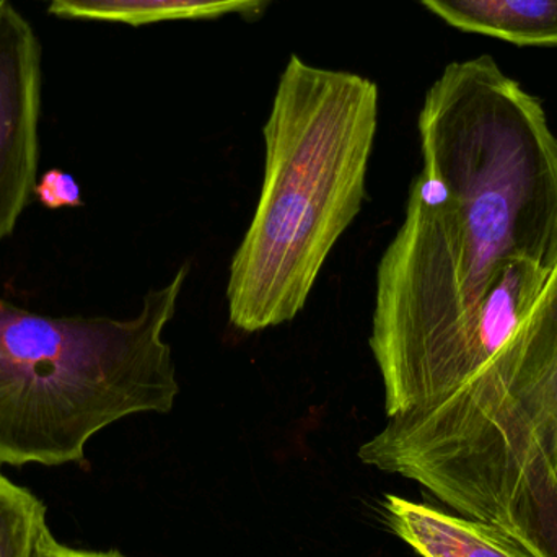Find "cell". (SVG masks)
I'll list each match as a JSON object with an SVG mask.
<instances>
[{
  "label": "cell",
  "instance_id": "6da1fadb",
  "mask_svg": "<svg viewBox=\"0 0 557 557\" xmlns=\"http://www.w3.org/2000/svg\"><path fill=\"white\" fill-rule=\"evenodd\" d=\"M419 136L424 163L376 270L369 344L386 418L473 375L478 311L510 264L557 261V137L493 58L445 69Z\"/></svg>",
  "mask_w": 557,
  "mask_h": 557
},
{
  "label": "cell",
  "instance_id": "7a4b0ae2",
  "mask_svg": "<svg viewBox=\"0 0 557 557\" xmlns=\"http://www.w3.org/2000/svg\"><path fill=\"white\" fill-rule=\"evenodd\" d=\"M357 457L533 557H557V261L486 366L437 401L386 418Z\"/></svg>",
  "mask_w": 557,
  "mask_h": 557
},
{
  "label": "cell",
  "instance_id": "3957f363",
  "mask_svg": "<svg viewBox=\"0 0 557 557\" xmlns=\"http://www.w3.org/2000/svg\"><path fill=\"white\" fill-rule=\"evenodd\" d=\"M379 127L370 78L290 55L263 127L257 211L228 270V320L260 333L294 320L362 211Z\"/></svg>",
  "mask_w": 557,
  "mask_h": 557
},
{
  "label": "cell",
  "instance_id": "277c9868",
  "mask_svg": "<svg viewBox=\"0 0 557 557\" xmlns=\"http://www.w3.org/2000/svg\"><path fill=\"white\" fill-rule=\"evenodd\" d=\"M189 267L144 295L139 313L49 317L0 298V465L75 463L127 416L175 408V360L163 339Z\"/></svg>",
  "mask_w": 557,
  "mask_h": 557
},
{
  "label": "cell",
  "instance_id": "5b68a950",
  "mask_svg": "<svg viewBox=\"0 0 557 557\" xmlns=\"http://www.w3.org/2000/svg\"><path fill=\"white\" fill-rule=\"evenodd\" d=\"M39 101L38 39L22 13L0 0V240L35 191Z\"/></svg>",
  "mask_w": 557,
  "mask_h": 557
},
{
  "label": "cell",
  "instance_id": "8992f818",
  "mask_svg": "<svg viewBox=\"0 0 557 557\" xmlns=\"http://www.w3.org/2000/svg\"><path fill=\"white\" fill-rule=\"evenodd\" d=\"M383 507L389 529L422 557H533L487 523L396 496Z\"/></svg>",
  "mask_w": 557,
  "mask_h": 557
},
{
  "label": "cell",
  "instance_id": "52a82bcc",
  "mask_svg": "<svg viewBox=\"0 0 557 557\" xmlns=\"http://www.w3.org/2000/svg\"><path fill=\"white\" fill-rule=\"evenodd\" d=\"M455 28L520 46H557V0H421Z\"/></svg>",
  "mask_w": 557,
  "mask_h": 557
},
{
  "label": "cell",
  "instance_id": "ba28073f",
  "mask_svg": "<svg viewBox=\"0 0 557 557\" xmlns=\"http://www.w3.org/2000/svg\"><path fill=\"white\" fill-rule=\"evenodd\" d=\"M264 3L267 0H51V12L67 18L110 20L137 26L250 13Z\"/></svg>",
  "mask_w": 557,
  "mask_h": 557
},
{
  "label": "cell",
  "instance_id": "9c48e42d",
  "mask_svg": "<svg viewBox=\"0 0 557 557\" xmlns=\"http://www.w3.org/2000/svg\"><path fill=\"white\" fill-rule=\"evenodd\" d=\"M45 525V504L0 473V557H32Z\"/></svg>",
  "mask_w": 557,
  "mask_h": 557
},
{
  "label": "cell",
  "instance_id": "30bf717a",
  "mask_svg": "<svg viewBox=\"0 0 557 557\" xmlns=\"http://www.w3.org/2000/svg\"><path fill=\"white\" fill-rule=\"evenodd\" d=\"M36 198L48 209L77 208L82 206L81 186L74 176L62 170H49L35 186Z\"/></svg>",
  "mask_w": 557,
  "mask_h": 557
},
{
  "label": "cell",
  "instance_id": "8fae6325",
  "mask_svg": "<svg viewBox=\"0 0 557 557\" xmlns=\"http://www.w3.org/2000/svg\"><path fill=\"white\" fill-rule=\"evenodd\" d=\"M32 557H124L117 552H85L71 546L62 545L52 535L48 525L42 527L35 543Z\"/></svg>",
  "mask_w": 557,
  "mask_h": 557
}]
</instances>
